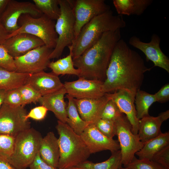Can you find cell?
Instances as JSON below:
<instances>
[{
    "label": "cell",
    "instance_id": "6da1fadb",
    "mask_svg": "<svg viewBox=\"0 0 169 169\" xmlns=\"http://www.w3.org/2000/svg\"><path fill=\"white\" fill-rule=\"evenodd\" d=\"M151 69L146 66L139 54L121 39L112 53L103 84V91L106 93L124 90L136 95L140 89L145 73Z\"/></svg>",
    "mask_w": 169,
    "mask_h": 169
},
{
    "label": "cell",
    "instance_id": "7a4b0ae2",
    "mask_svg": "<svg viewBox=\"0 0 169 169\" xmlns=\"http://www.w3.org/2000/svg\"><path fill=\"white\" fill-rule=\"evenodd\" d=\"M120 29L104 33L95 43L73 59L74 66L80 71L79 78L104 81L113 50L121 39Z\"/></svg>",
    "mask_w": 169,
    "mask_h": 169
},
{
    "label": "cell",
    "instance_id": "3957f363",
    "mask_svg": "<svg viewBox=\"0 0 169 169\" xmlns=\"http://www.w3.org/2000/svg\"><path fill=\"white\" fill-rule=\"evenodd\" d=\"M125 26L122 16L114 15L111 10L94 17L82 27L72 44L68 47L73 59L81 55L104 33L120 29Z\"/></svg>",
    "mask_w": 169,
    "mask_h": 169
},
{
    "label": "cell",
    "instance_id": "277c9868",
    "mask_svg": "<svg viewBox=\"0 0 169 169\" xmlns=\"http://www.w3.org/2000/svg\"><path fill=\"white\" fill-rule=\"evenodd\" d=\"M56 128L60 153L58 168L70 169L87 161L91 154L80 135L66 123L59 120Z\"/></svg>",
    "mask_w": 169,
    "mask_h": 169
},
{
    "label": "cell",
    "instance_id": "5b68a950",
    "mask_svg": "<svg viewBox=\"0 0 169 169\" xmlns=\"http://www.w3.org/2000/svg\"><path fill=\"white\" fill-rule=\"evenodd\" d=\"M42 137L38 131L31 127L20 132L15 137L13 153L7 160L19 169L29 167L39 152Z\"/></svg>",
    "mask_w": 169,
    "mask_h": 169
},
{
    "label": "cell",
    "instance_id": "8992f818",
    "mask_svg": "<svg viewBox=\"0 0 169 169\" xmlns=\"http://www.w3.org/2000/svg\"><path fill=\"white\" fill-rule=\"evenodd\" d=\"M18 23L19 28L8 34L7 39L18 33H26L38 38L50 49H54L55 47L58 36L55 30L54 21L43 14L37 18L25 14L19 18Z\"/></svg>",
    "mask_w": 169,
    "mask_h": 169
},
{
    "label": "cell",
    "instance_id": "52a82bcc",
    "mask_svg": "<svg viewBox=\"0 0 169 169\" xmlns=\"http://www.w3.org/2000/svg\"><path fill=\"white\" fill-rule=\"evenodd\" d=\"M59 1L60 14L55 26L58 38L56 47L50 55V59L59 58L65 48L71 45L75 38L72 0Z\"/></svg>",
    "mask_w": 169,
    "mask_h": 169
},
{
    "label": "cell",
    "instance_id": "ba28073f",
    "mask_svg": "<svg viewBox=\"0 0 169 169\" xmlns=\"http://www.w3.org/2000/svg\"><path fill=\"white\" fill-rule=\"evenodd\" d=\"M115 135L118 138L124 166L130 163L136 153L142 147L144 143L140 140L138 134L132 132L131 125L123 113L114 121Z\"/></svg>",
    "mask_w": 169,
    "mask_h": 169
},
{
    "label": "cell",
    "instance_id": "9c48e42d",
    "mask_svg": "<svg viewBox=\"0 0 169 169\" xmlns=\"http://www.w3.org/2000/svg\"><path fill=\"white\" fill-rule=\"evenodd\" d=\"M27 114L23 106H12L3 103L0 109V134L15 137L30 128V122L26 118Z\"/></svg>",
    "mask_w": 169,
    "mask_h": 169
},
{
    "label": "cell",
    "instance_id": "30bf717a",
    "mask_svg": "<svg viewBox=\"0 0 169 169\" xmlns=\"http://www.w3.org/2000/svg\"><path fill=\"white\" fill-rule=\"evenodd\" d=\"M53 50L44 45L14 58L17 72L32 74L44 71L50 62L49 56Z\"/></svg>",
    "mask_w": 169,
    "mask_h": 169
},
{
    "label": "cell",
    "instance_id": "8fae6325",
    "mask_svg": "<svg viewBox=\"0 0 169 169\" xmlns=\"http://www.w3.org/2000/svg\"><path fill=\"white\" fill-rule=\"evenodd\" d=\"M75 38L82 27L92 19L110 10L104 0H72Z\"/></svg>",
    "mask_w": 169,
    "mask_h": 169
},
{
    "label": "cell",
    "instance_id": "7c38bea8",
    "mask_svg": "<svg viewBox=\"0 0 169 169\" xmlns=\"http://www.w3.org/2000/svg\"><path fill=\"white\" fill-rule=\"evenodd\" d=\"M25 14L35 18L39 17L43 14L33 3L9 0L6 9L0 16V21L8 34L19 28L18 20L22 15Z\"/></svg>",
    "mask_w": 169,
    "mask_h": 169
},
{
    "label": "cell",
    "instance_id": "4fadbf2b",
    "mask_svg": "<svg viewBox=\"0 0 169 169\" xmlns=\"http://www.w3.org/2000/svg\"><path fill=\"white\" fill-rule=\"evenodd\" d=\"M161 39L156 34H153L150 41H142L136 36L131 37L129 44L142 51L145 55L147 61H151L154 66L161 68L169 73V59L162 51L160 47Z\"/></svg>",
    "mask_w": 169,
    "mask_h": 169
},
{
    "label": "cell",
    "instance_id": "5bb4252c",
    "mask_svg": "<svg viewBox=\"0 0 169 169\" xmlns=\"http://www.w3.org/2000/svg\"><path fill=\"white\" fill-rule=\"evenodd\" d=\"M103 83L98 80L79 77L75 81L65 82L64 86L66 94L74 98L96 99L105 94L102 90Z\"/></svg>",
    "mask_w": 169,
    "mask_h": 169
},
{
    "label": "cell",
    "instance_id": "9a60e30c",
    "mask_svg": "<svg viewBox=\"0 0 169 169\" xmlns=\"http://www.w3.org/2000/svg\"><path fill=\"white\" fill-rule=\"evenodd\" d=\"M80 136L91 154L105 150L112 153L120 150L118 141L104 135L94 123H90Z\"/></svg>",
    "mask_w": 169,
    "mask_h": 169
},
{
    "label": "cell",
    "instance_id": "2e32d148",
    "mask_svg": "<svg viewBox=\"0 0 169 169\" xmlns=\"http://www.w3.org/2000/svg\"><path fill=\"white\" fill-rule=\"evenodd\" d=\"M1 45L14 58L45 44L42 40L34 35L21 33L6 39Z\"/></svg>",
    "mask_w": 169,
    "mask_h": 169
},
{
    "label": "cell",
    "instance_id": "e0dca14e",
    "mask_svg": "<svg viewBox=\"0 0 169 169\" xmlns=\"http://www.w3.org/2000/svg\"><path fill=\"white\" fill-rule=\"evenodd\" d=\"M74 99L79 114L84 121L95 123L101 119L104 107L111 97L110 93H106L96 99Z\"/></svg>",
    "mask_w": 169,
    "mask_h": 169
},
{
    "label": "cell",
    "instance_id": "ac0fdd59",
    "mask_svg": "<svg viewBox=\"0 0 169 169\" xmlns=\"http://www.w3.org/2000/svg\"><path fill=\"white\" fill-rule=\"evenodd\" d=\"M110 96L121 112L126 116L131 125L133 132L137 134L139 120L137 117L135 105V94L126 90H120L113 93H110Z\"/></svg>",
    "mask_w": 169,
    "mask_h": 169
},
{
    "label": "cell",
    "instance_id": "d6986e66",
    "mask_svg": "<svg viewBox=\"0 0 169 169\" xmlns=\"http://www.w3.org/2000/svg\"><path fill=\"white\" fill-rule=\"evenodd\" d=\"M33 88L41 96L57 91L64 87L58 76L52 72L42 71L30 74L26 84Z\"/></svg>",
    "mask_w": 169,
    "mask_h": 169
},
{
    "label": "cell",
    "instance_id": "ffe728a7",
    "mask_svg": "<svg viewBox=\"0 0 169 169\" xmlns=\"http://www.w3.org/2000/svg\"><path fill=\"white\" fill-rule=\"evenodd\" d=\"M169 118V110L161 113L158 116L150 115L139 120L138 134L140 141L144 143L159 135L163 122Z\"/></svg>",
    "mask_w": 169,
    "mask_h": 169
},
{
    "label": "cell",
    "instance_id": "44dd1931",
    "mask_svg": "<svg viewBox=\"0 0 169 169\" xmlns=\"http://www.w3.org/2000/svg\"><path fill=\"white\" fill-rule=\"evenodd\" d=\"M64 87L53 93L42 96L38 102L48 110L52 112L59 120L66 123V106L64 100L66 94Z\"/></svg>",
    "mask_w": 169,
    "mask_h": 169
},
{
    "label": "cell",
    "instance_id": "7402d4cb",
    "mask_svg": "<svg viewBox=\"0 0 169 169\" xmlns=\"http://www.w3.org/2000/svg\"><path fill=\"white\" fill-rule=\"evenodd\" d=\"M39 153L41 158L54 168H58L60 156L58 138L49 132L41 140Z\"/></svg>",
    "mask_w": 169,
    "mask_h": 169
},
{
    "label": "cell",
    "instance_id": "603a6c76",
    "mask_svg": "<svg viewBox=\"0 0 169 169\" xmlns=\"http://www.w3.org/2000/svg\"><path fill=\"white\" fill-rule=\"evenodd\" d=\"M152 0H113L119 15L140 16L153 3Z\"/></svg>",
    "mask_w": 169,
    "mask_h": 169
},
{
    "label": "cell",
    "instance_id": "cb8c5ba5",
    "mask_svg": "<svg viewBox=\"0 0 169 169\" xmlns=\"http://www.w3.org/2000/svg\"><path fill=\"white\" fill-rule=\"evenodd\" d=\"M168 145L169 132H162L157 136L144 143L142 147L135 155L138 157L139 159L151 160L156 153Z\"/></svg>",
    "mask_w": 169,
    "mask_h": 169
},
{
    "label": "cell",
    "instance_id": "d4e9b609",
    "mask_svg": "<svg viewBox=\"0 0 169 169\" xmlns=\"http://www.w3.org/2000/svg\"><path fill=\"white\" fill-rule=\"evenodd\" d=\"M30 74L11 71L0 67V89L6 91L26 84Z\"/></svg>",
    "mask_w": 169,
    "mask_h": 169
},
{
    "label": "cell",
    "instance_id": "484cf974",
    "mask_svg": "<svg viewBox=\"0 0 169 169\" xmlns=\"http://www.w3.org/2000/svg\"><path fill=\"white\" fill-rule=\"evenodd\" d=\"M66 97L68 100V105L66 107L67 119L66 123L75 133L80 135L91 123L84 121L81 118L74 99L67 94Z\"/></svg>",
    "mask_w": 169,
    "mask_h": 169
},
{
    "label": "cell",
    "instance_id": "4316f807",
    "mask_svg": "<svg viewBox=\"0 0 169 169\" xmlns=\"http://www.w3.org/2000/svg\"><path fill=\"white\" fill-rule=\"evenodd\" d=\"M48 67L52 72L58 76L59 75H74L79 77V70L74 68L72 55L70 53L66 57L54 62H50Z\"/></svg>",
    "mask_w": 169,
    "mask_h": 169
},
{
    "label": "cell",
    "instance_id": "83f0119b",
    "mask_svg": "<svg viewBox=\"0 0 169 169\" xmlns=\"http://www.w3.org/2000/svg\"><path fill=\"white\" fill-rule=\"evenodd\" d=\"M122 165L121 154L119 150L112 153L109 158L104 161L94 163L87 160L76 167L82 169H118Z\"/></svg>",
    "mask_w": 169,
    "mask_h": 169
},
{
    "label": "cell",
    "instance_id": "f1b7e54d",
    "mask_svg": "<svg viewBox=\"0 0 169 169\" xmlns=\"http://www.w3.org/2000/svg\"><path fill=\"white\" fill-rule=\"evenodd\" d=\"M156 102L154 95L150 94L140 89L138 90L136 93L135 99L138 119L139 120L149 115V108L154 102Z\"/></svg>",
    "mask_w": 169,
    "mask_h": 169
},
{
    "label": "cell",
    "instance_id": "f546056e",
    "mask_svg": "<svg viewBox=\"0 0 169 169\" xmlns=\"http://www.w3.org/2000/svg\"><path fill=\"white\" fill-rule=\"evenodd\" d=\"M42 14L53 20H57L60 14L59 0H33Z\"/></svg>",
    "mask_w": 169,
    "mask_h": 169
},
{
    "label": "cell",
    "instance_id": "4dcf8cb0",
    "mask_svg": "<svg viewBox=\"0 0 169 169\" xmlns=\"http://www.w3.org/2000/svg\"><path fill=\"white\" fill-rule=\"evenodd\" d=\"M22 99V106L35 103L42 96L29 85L25 84L18 88Z\"/></svg>",
    "mask_w": 169,
    "mask_h": 169
},
{
    "label": "cell",
    "instance_id": "1f68e13d",
    "mask_svg": "<svg viewBox=\"0 0 169 169\" xmlns=\"http://www.w3.org/2000/svg\"><path fill=\"white\" fill-rule=\"evenodd\" d=\"M15 141V136L0 134V156L8 159L13 153Z\"/></svg>",
    "mask_w": 169,
    "mask_h": 169
},
{
    "label": "cell",
    "instance_id": "d6a6232c",
    "mask_svg": "<svg viewBox=\"0 0 169 169\" xmlns=\"http://www.w3.org/2000/svg\"><path fill=\"white\" fill-rule=\"evenodd\" d=\"M123 113L116 103L111 99L105 104L102 113L101 119L114 122Z\"/></svg>",
    "mask_w": 169,
    "mask_h": 169
},
{
    "label": "cell",
    "instance_id": "836d02e7",
    "mask_svg": "<svg viewBox=\"0 0 169 169\" xmlns=\"http://www.w3.org/2000/svg\"><path fill=\"white\" fill-rule=\"evenodd\" d=\"M124 166L130 169H164L151 160L137 159L135 156L131 162Z\"/></svg>",
    "mask_w": 169,
    "mask_h": 169
},
{
    "label": "cell",
    "instance_id": "e575fe53",
    "mask_svg": "<svg viewBox=\"0 0 169 169\" xmlns=\"http://www.w3.org/2000/svg\"><path fill=\"white\" fill-rule=\"evenodd\" d=\"M94 124L98 130L107 137L113 139L115 135L114 122L100 119Z\"/></svg>",
    "mask_w": 169,
    "mask_h": 169
},
{
    "label": "cell",
    "instance_id": "d590c367",
    "mask_svg": "<svg viewBox=\"0 0 169 169\" xmlns=\"http://www.w3.org/2000/svg\"><path fill=\"white\" fill-rule=\"evenodd\" d=\"M0 67L11 71L17 72L14 58L0 44Z\"/></svg>",
    "mask_w": 169,
    "mask_h": 169
},
{
    "label": "cell",
    "instance_id": "8d00e7d4",
    "mask_svg": "<svg viewBox=\"0 0 169 169\" xmlns=\"http://www.w3.org/2000/svg\"><path fill=\"white\" fill-rule=\"evenodd\" d=\"M151 160L159 164L164 169H169V145L156 153Z\"/></svg>",
    "mask_w": 169,
    "mask_h": 169
},
{
    "label": "cell",
    "instance_id": "74e56055",
    "mask_svg": "<svg viewBox=\"0 0 169 169\" xmlns=\"http://www.w3.org/2000/svg\"><path fill=\"white\" fill-rule=\"evenodd\" d=\"M3 103L12 106H22V99L18 88L6 91Z\"/></svg>",
    "mask_w": 169,
    "mask_h": 169
},
{
    "label": "cell",
    "instance_id": "f35d334b",
    "mask_svg": "<svg viewBox=\"0 0 169 169\" xmlns=\"http://www.w3.org/2000/svg\"><path fill=\"white\" fill-rule=\"evenodd\" d=\"M48 111L47 109L42 105L35 107L27 114L26 118L28 119L31 118L36 120H42L45 117Z\"/></svg>",
    "mask_w": 169,
    "mask_h": 169
},
{
    "label": "cell",
    "instance_id": "ab89813d",
    "mask_svg": "<svg viewBox=\"0 0 169 169\" xmlns=\"http://www.w3.org/2000/svg\"><path fill=\"white\" fill-rule=\"evenodd\" d=\"M156 102L163 103L169 100V84H165L154 94Z\"/></svg>",
    "mask_w": 169,
    "mask_h": 169
},
{
    "label": "cell",
    "instance_id": "60d3db41",
    "mask_svg": "<svg viewBox=\"0 0 169 169\" xmlns=\"http://www.w3.org/2000/svg\"><path fill=\"white\" fill-rule=\"evenodd\" d=\"M29 167V169H54L42 160L39 152L37 154Z\"/></svg>",
    "mask_w": 169,
    "mask_h": 169
},
{
    "label": "cell",
    "instance_id": "b9f144b4",
    "mask_svg": "<svg viewBox=\"0 0 169 169\" xmlns=\"http://www.w3.org/2000/svg\"><path fill=\"white\" fill-rule=\"evenodd\" d=\"M0 169H19L11 164L6 159L0 156Z\"/></svg>",
    "mask_w": 169,
    "mask_h": 169
},
{
    "label": "cell",
    "instance_id": "7bdbcfd3",
    "mask_svg": "<svg viewBox=\"0 0 169 169\" xmlns=\"http://www.w3.org/2000/svg\"><path fill=\"white\" fill-rule=\"evenodd\" d=\"M8 33L0 21V44H1L7 39Z\"/></svg>",
    "mask_w": 169,
    "mask_h": 169
},
{
    "label": "cell",
    "instance_id": "ee69618b",
    "mask_svg": "<svg viewBox=\"0 0 169 169\" xmlns=\"http://www.w3.org/2000/svg\"><path fill=\"white\" fill-rule=\"evenodd\" d=\"M9 0H0V16L6 9Z\"/></svg>",
    "mask_w": 169,
    "mask_h": 169
},
{
    "label": "cell",
    "instance_id": "f6af8a7d",
    "mask_svg": "<svg viewBox=\"0 0 169 169\" xmlns=\"http://www.w3.org/2000/svg\"><path fill=\"white\" fill-rule=\"evenodd\" d=\"M6 91L0 89V109L3 103Z\"/></svg>",
    "mask_w": 169,
    "mask_h": 169
},
{
    "label": "cell",
    "instance_id": "bcb514c9",
    "mask_svg": "<svg viewBox=\"0 0 169 169\" xmlns=\"http://www.w3.org/2000/svg\"><path fill=\"white\" fill-rule=\"evenodd\" d=\"M118 169H130L127 167H125L124 168H123L122 167H121Z\"/></svg>",
    "mask_w": 169,
    "mask_h": 169
},
{
    "label": "cell",
    "instance_id": "7dc6e473",
    "mask_svg": "<svg viewBox=\"0 0 169 169\" xmlns=\"http://www.w3.org/2000/svg\"><path fill=\"white\" fill-rule=\"evenodd\" d=\"M74 169H82L77 167H74Z\"/></svg>",
    "mask_w": 169,
    "mask_h": 169
},
{
    "label": "cell",
    "instance_id": "c3c4849f",
    "mask_svg": "<svg viewBox=\"0 0 169 169\" xmlns=\"http://www.w3.org/2000/svg\"><path fill=\"white\" fill-rule=\"evenodd\" d=\"M54 169H59V168H54ZM69 169H74V167L72 168Z\"/></svg>",
    "mask_w": 169,
    "mask_h": 169
}]
</instances>
